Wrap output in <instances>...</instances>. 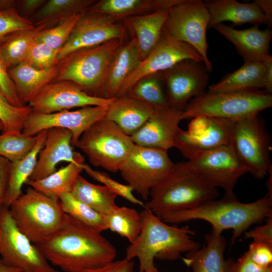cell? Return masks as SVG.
Returning a JSON list of instances; mask_svg holds the SVG:
<instances>
[{"label":"cell","instance_id":"cell-3","mask_svg":"<svg viewBox=\"0 0 272 272\" xmlns=\"http://www.w3.org/2000/svg\"><path fill=\"white\" fill-rule=\"evenodd\" d=\"M272 216V194L267 193L260 198L248 203L241 202L236 197L224 196L189 210L175 211L159 218L167 224H176L194 220L211 224L213 231L222 234L232 230L233 244L253 224Z\"/></svg>","mask_w":272,"mask_h":272},{"label":"cell","instance_id":"cell-8","mask_svg":"<svg viewBox=\"0 0 272 272\" xmlns=\"http://www.w3.org/2000/svg\"><path fill=\"white\" fill-rule=\"evenodd\" d=\"M134 145L130 136L104 117L83 132L75 147L88 157L93 166L116 173L119 171Z\"/></svg>","mask_w":272,"mask_h":272},{"label":"cell","instance_id":"cell-12","mask_svg":"<svg viewBox=\"0 0 272 272\" xmlns=\"http://www.w3.org/2000/svg\"><path fill=\"white\" fill-rule=\"evenodd\" d=\"M0 255L6 264L22 272H59L19 229L9 209L4 206L0 210Z\"/></svg>","mask_w":272,"mask_h":272},{"label":"cell","instance_id":"cell-21","mask_svg":"<svg viewBox=\"0 0 272 272\" xmlns=\"http://www.w3.org/2000/svg\"><path fill=\"white\" fill-rule=\"evenodd\" d=\"M72 140V133L68 129L59 127L47 129L44 145L28 179L35 181L47 177L57 170V165L61 162L84 164V157L73 151Z\"/></svg>","mask_w":272,"mask_h":272},{"label":"cell","instance_id":"cell-16","mask_svg":"<svg viewBox=\"0 0 272 272\" xmlns=\"http://www.w3.org/2000/svg\"><path fill=\"white\" fill-rule=\"evenodd\" d=\"M170 106L183 111L192 98L206 93L209 72L202 61L185 59L159 73Z\"/></svg>","mask_w":272,"mask_h":272},{"label":"cell","instance_id":"cell-6","mask_svg":"<svg viewBox=\"0 0 272 272\" xmlns=\"http://www.w3.org/2000/svg\"><path fill=\"white\" fill-rule=\"evenodd\" d=\"M271 106V94L264 90L206 92L190 100L181 118L206 116L237 121L258 114Z\"/></svg>","mask_w":272,"mask_h":272},{"label":"cell","instance_id":"cell-56","mask_svg":"<svg viewBox=\"0 0 272 272\" xmlns=\"http://www.w3.org/2000/svg\"><path fill=\"white\" fill-rule=\"evenodd\" d=\"M3 125L2 121L0 120V131H2Z\"/></svg>","mask_w":272,"mask_h":272},{"label":"cell","instance_id":"cell-1","mask_svg":"<svg viewBox=\"0 0 272 272\" xmlns=\"http://www.w3.org/2000/svg\"><path fill=\"white\" fill-rule=\"evenodd\" d=\"M45 258L65 272H82L115 260L117 250L101 233L65 214L59 228L35 244Z\"/></svg>","mask_w":272,"mask_h":272},{"label":"cell","instance_id":"cell-46","mask_svg":"<svg viewBox=\"0 0 272 272\" xmlns=\"http://www.w3.org/2000/svg\"><path fill=\"white\" fill-rule=\"evenodd\" d=\"M246 252L250 258L257 265L263 267L272 265V246L253 241Z\"/></svg>","mask_w":272,"mask_h":272},{"label":"cell","instance_id":"cell-45","mask_svg":"<svg viewBox=\"0 0 272 272\" xmlns=\"http://www.w3.org/2000/svg\"><path fill=\"white\" fill-rule=\"evenodd\" d=\"M8 70L0 54V97L14 106H24L25 105L20 101L18 96Z\"/></svg>","mask_w":272,"mask_h":272},{"label":"cell","instance_id":"cell-57","mask_svg":"<svg viewBox=\"0 0 272 272\" xmlns=\"http://www.w3.org/2000/svg\"><path fill=\"white\" fill-rule=\"evenodd\" d=\"M162 272H170V271H162Z\"/></svg>","mask_w":272,"mask_h":272},{"label":"cell","instance_id":"cell-14","mask_svg":"<svg viewBox=\"0 0 272 272\" xmlns=\"http://www.w3.org/2000/svg\"><path fill=\"white\" fill-rule=\"evenodd\" d=\"M236 121L206 116L190 120L187 130L180 128L175 148L188 160L205 152L230 145Z\"/></svg>","mask_w":272,"mask_h":272},{"label":"cell","instance_id":"cell-15","mask_svg":"<svg viewBox=\"0 0 272 272\" xmlns=\"http://www.w3.org/2000/svg\"><path fill=\"white\" fill-rule=\"evenodd\" d=\"M188 59L203 61L201 55L193 47L174 39L162 30L155 46L126 79L117 97L125 95L141 78L167 70Z\"/></svg>","mask_w":272,"mask_h":272},{"label":"cell","instance_id":"cell-34","mask_svg":"<svg viewBox=\"0 0 272 272\" xmlns=\"http://www.w3.org/2000/svg\"><path fill=\"white\" fill-rule=\"evenodd\" d=\"M83 165L69 163L42 179H28L25 184L48 196L59 199L62 194L72 192L78 177L83 171Z\"/></svg>","mask_w":272,"mask_h":272},{"label":"cell","instance_id":"cell-22","mask_svg":"<svg viewBox=\"0 0 272 272\" xmlns=\"http://www.w3.org/2000/svg\"><path fill=\"white\" fill-rule=\"evenodd\" d=\"M213 28L235 46L244 62H264L272 58L269 53L272 32L269 28L261 30L255 25L237 30L223 23Z\"/></svg>","mask_w":272,"mask_h":272},{"label":"cell","instance_id":"cell-32","mask_svg":"<svg viewBox=\"0 0 272 272\" xmlns=\"http://www.w3.org/2000/svg\"><path fill=\"white\" fill-rule=\"evenodd\" d=\"M94 0H49L32 16L35 27H52L71 16L86 14Z\"/></svg>","mask_w":272,"mask_h":272},{"label":"cell","instance_id":"cell-18","mask_svg":"<svg viewBox=\"0 0 272 272\" xmlns=\"http://www.w3.org/2000/svg\"><path fill=\"white\" fill-rule=\"evenodd\" d=\"M115 98L91 96L76 83L62 80L47 85L28 103V105L32 112L49 114L76 107L108 106Z\"/></svg>","mask_w":272,"mask_h":272},{"label":"cell","instance_id":"cell-48","mask_svg":"<svg viewBox=\"0 0 272 272\" xmlns=\"http://www.w3.org/2000/svg\"><path fill=\"white\" fill-rule=\"evenodd\" d=\"M228 272H272V265L263 267L257 265L246 252L236 261L230 259Z\"/></svg>","mask_w":272,"mask_h":272},{"label":"cell","instance_id":"cell-2","mask_svg":"<svg viewBox=\"0 0 272 272\" xmlns=\"http://www.w3.org/2000/svg\"><path fill=\"white\" fill-rule=\"evenodd\" d=\"M140 213V233L125 250V258H138L139 272H159L155 258L176 260L181 258L182 253L200 248V244L192 239L195 233L188 227L169 225L146 208Z\"/></svg>","mask_w":272,"mask_h":272},{"label":"cell","instance_id":"cell-29","mask_svg":"<svg viewBox=\"0 0 272 272\" xmlns=\"http://www.w3.org/2000/svg\"><path fill=\"white\" fill-rule=\"evenodd\" d=\"M8 72L18 96L24 105L53 82L58 73L56 66L49 70H39L25 62L9 69Z\"/></svg>","mask_w":272,"mask_h":272},{"label":"cell","instance_id":"cell-49","mask_svg":"<svg viewBox=\"0 0 272 272\" xmlns=\"http://www.w3.org/2000/svg\"><path fill=\"white\" fill-rule=\"evenodd\" d=\"M82 272H134V263L126 258L113 260L101 267Z\"/></svg>","mask_w":272,"mask_h":272},{"label":"cell","instance_id":"cell-47","mask_svg":"<svg viewBox=\"0 0 272 272\" xmlns=\"http://www.w3.org/2000/svg\"><path fill=\"white\" fill-rule=\"evenodd\" d=\"M266 223L244 233L246 239H251L253 242H259L272 246V216L268 217Z\"/></svg>","mask_w":272,"mask_h":272},{"label":"cell","instance_id":"cell-53","mask_svg":"<svg viewBox=\"0 0 272 272\" xmlns=\"http://www.w3.org/2000/svg\"><path fill=\"white\" fill-rule=\"evenodd\" d=\"M266 67L265 87L264 91L271 94L272 92V58L263 62Z\"/></svg>","mask_w":272,"mask_h":272},{"label":"cell","instance_id":"cell-37","mask_svg":"<svg viewBox=\"0 0 272 272\" xmlns=\"http://www.w3.org/2000/svg\"><path fill=\"white\" fill-rule=\"evenodd\" d=\"M163 83L159 73L151 74L139 80L126 95L145 102L154 109L164 108L170 105Z\"/></svg>","mask_w":272,"mask_h":272},{"label":"cell","instance_id":"cell-55","mask_svg":"<svg viewBox=\"0 0 272 272\" xmlns=\"http://www.w3.org/2000/svg\"><path fill=\"white\" fill-rule=\"evenodd\" d=\"M12 8H17V1L0 0V11Z\"/></svg>","mask_w":272,"mask_h":272},{"label":"cell","instance_id":"cell-11","mask_svg":"<svg viewBox=\"0 0 272 272\" xmlns=\"http://www.w3.org/2000/svg\"><path fill=\"white\" fill-rule=\"evenodd\" d=\"M167 150L134 145L119 172L122 178L142 199L173 170L175 163Z\"/></svg>","mask_w":272,"mask_h":272},{"label":"cell","instance_id":"cell-7","mask_svg":"<svg viewBox=\"0 0 272 272\" xmlns=\"http://www.w3.org/2000/svg\"><path fill=\"white\" fill-rule=\"evenodd\" d=\"M9 209L19 229L34 244L56 231L65 214L58 198L30 186Z\"/></svg>","mask_w":272,"mask_h":272},{"label":"cell","instance_id":"cell-28","mask_svg":"<svg viewBox=\"0 0 272 272\" xmlns=\"http://www.w3.org/2000/svg\"><path fill=\"white\" fill-rule=\"evenodd\" d=\"M182 1L100 0L96 1L87 12L105 15L119 21L129 17L168 10Z\"/></svg>","mask_w":272,"mask_h":272},{"label":"cell","instance_id":"cell-4","mask_svg":"<svg viewBox=\"0 0 272 272\" xmlns=\"http://www.w3.org/2000/svg\"><path fill=\"white\" fill-rule=\"evenodd\" d=\"M219 195L218 188L196 174L188 161L179 162L151 190L144 208L160 218L171 212L197 208Z\"/></svg>","mask_w":272,"mask_h":272},{"label":"cell","instance_id":"cell-19","mask_svg":"<svg viewBox=\"0 0 272 272\" xmlns=\"http://www.w3.org/2000/svg\"><path fill=\"white\" fill-rule=\"evenodd\" d=\"M118 22L105 15L86 13L78 21L67 41L59 50L58 59L76 50L115 38L125 39V27Z\"/></svg>","mask_w":272,"mask_h":272},{"label":"cell","instance_id":"cell-31","mask_svg":"<svg viewBox=\"0 0 272 272\" xmlns=\"http://www.w3.org/2000/svg\"><path fill=\"white\" fill-rule=\"evenodd\" d=\"M46 133L47 130L38 133V140L33 149L21 160L11 162L4 207L9 208L11 205L22 194V187L35 167L39 154L45 144Z\"/></svg>","mask_w":272,"mask_h":272},{"label":"cell","instance_id":"cell-50","mask_svg":"<svg viewBox=\"0 0 272 272\" xmlns=\"http://www.w3.org/2000/svg\"><path fill=\"white\" fill-rule=\"evenodd\" d=\"M11 162L0 156V210L4 206L8 186Z\"/></svg>","mask_w":272,"mask_h":272},{"label":"cell","instance_id":"cell-42","mask_svg":"<svg viewBox=\"0 0 272 272\" xmlns=\"http://www.w3.org/2000/svg\"><path fill=\"white\" fill-rule=\"evenodd\" d=\"M35 28L31 20L22 16L17 8L0 11V45L14 33Z\"/></svg>","mask_w":272,"mask_h":272},{"label":"cell","instance_id":"cell-23","mask_svg":"<svg viewBox=\"0 0 272 272\" xmlns=\"http://www.w3.org/2000/svg\"><path fill=\"white\" fill-rule=\"evenodd\" d=\"M205 2L210 15L208 29L224 21H230L233 26L262 24L270 27L266 18L254 1L250 3L235 0H209Z\"/></svg>","mask_w":272,"mask_h":272},{"label":"cell","instance_id":"cell-24","mask_svg":"<svg viewBox=\"0 0 272 272\" xmlns=\"http://www.w3.org/2000/svg\"><path fill=\"white\" fill-rule=\"evenodd\" d=\"M168 10L132 16L122 20L126 31L135 44L142 60L157 43L168 15Z\"/></svg>","mask_w":272,"mask_h":272},{"label":"cell","instance_id":"cell-17","mask_svg":"<svg viewBox=\"0 0 272 272\" xmlns=\"http://www.w3.org/2000/svg\"><path fill=\"white\" fill-rule=\"evenodd\" d=\"M107 107L89 106L75 111L63 110L49 114L32 112L25 119L22 132L33 136L51 128H65L71 131L72 145L75 147L88 127L105 117Z\"/></svg>","mask_w":272,"mask_h":272},{"label":"cell","instance_id":"cell-30","mask_svg":"<svg viewBox=\"0 0 272 272\" xmlns=\"http://www.w3.org/2000/svg\"><path fill=\"white\" fill-rule=\"evenodd\" d=\"M266 67L263 62H244L239 69L209 87L208 93L264 90Z\"/></svg>","mask_w":272,"mask_h":272},{"label":"cell","instance_id":"cell-10","mask_svg":"<svg viewBox=\"0 0 272 272\" xmlns=\"http://www.w3.org/2000/svg\"><path fill=\"white\" fill-rule=\"evenodd\" d=\"M210 21L205 1L182 0L168 9L163 28L172 37L193 47L201 55L209 72L213 69L208 57L206 35Z\"/></svg>","mask_w":272,"mask_h":272},{"label":"cell","instance_id":"cell-52","mask_svg":"<svg viewBox=\"0 0 272 272\" xmlns=\"http://www.w3.org/2000/svg\"><path fill=\"white\" fill-rule=\"evenodd\" d=\"M254 2L258 5L263 14L266 18L270 27L272 24V1L255 0Z\"/></svg>","mask_w":272,"mask_h":272},{"label":"cell","instance_id":"cell-36","mask_svg":"<svg viewBox=\"0 0 272 272\" xmlns=\"http://www.w3.org/2000/svg\"><path fill=\"white\" fill-rule=\"evenodd\" d=\"M104 217L107 230L126 238L130 243L138 238L142 228V220L141 213L134 209L117 206Z\"/></svg>","mask_w":272,"mask_h":272},{"label":"cell","instance_id":"cell-51","mask_svg":"<svg viewBox=\"0 0 272 272\" xmlns=\"http://www.w3.org/2000/svg\"><path fill=\"white\" fill-rule=\"evenodd\" d=\"M46 2L45 0L17 1V9L20 14L25 18L31 15L33 16Z\"/></svg>","mask_w":272,"mask_h":272},{"label":"cell","instance_id":"cell-20","mask_svg":"<svg viewBox=\"0 0 272 272\" xmlns=\"http://www.w3.org/2000/svg\"><path fill=\"white\" fill-rule=\"evenodd\" d=\"M182 113V111L170 106L154 109L145 124L130 136L133 143L167 150L175 148Z\"/></svg>","mask_w":272,"mask_h":272},{"label":"cell","instance_id":"cell-26","mask_svg":"<svg viewBox=\"0 0 272 272\" xmlns=\"http://www.w3.org/2000/svg\"><path fill=\"white\" fill-rule=\"evenodd\" d=\"M154 110L149 104L125 95L114 99L108 106L105 117L131 136L145 124Z\"/></svg>","mask_w":272,"mask_h":272},{"label":"cell","instance_id":"cell-43","mask_svg":"<svg viewBox=\"0 0 272 272\" xmlns=\"http://www.w3.org/2000/svg\"><path fill=\"white\" fill-rule=\"evenodd\" d=\"M59 51L36 40L23 62L39 70H49L56 66Z\"/></svg>","mask_w":272,"mask_h":272},{"label":"cell","instance_id":"cell-39","mask_svg":"<svg viewBox=\"0 0 272 272\" xmlns=\"http://www.w3.org/2000/svg\"><path fill=\"white\" fill-rule=\"evenodd\" d=\"M38 134L33 136L18 133L0 134V156L14 162L26 157L35 147Z\"/></svg>","mask_w":272,"mask_h":272},{"label":"cell","instance_id":"cell-33","mask_svg":"<svg viewBox=\"0 0 272 272\" xmlns=\"http://www.w3.org/2000/svg\"><path fill=\"white\" fill-rule=\"evenodd\" d=\"M71 193L78 199L105 216L116 207L118 195L105 185L95 184L81 175L78 177Z\"/></svg>","mask_w":272,"mask_h":272},{"label":"cell","instance_id":"cell-38","mask_svg":"<svg viewBox=\"0 0 272 272\" xmlns=\"http://www.w3.org/2000/svg\"><path fill=\"white\" fill-rule=\"evenodd\" d=\"M59 200L65 214L99 232L107 230L104 216L78 199L71 192L62 194Z\"/></svg>","mask_w":272,"mask_h":272},{"label":"cell","instance_id":"cell-54","mask_svg":"<svg viewBox=\"0 0 272 272\" xmlns=\"http://www.w3.org/2000/svg\"><path fill=\"white\" fill-rule=\"evenodd\" d=\"M0 272H22V271L19 268L9 266L0 259Z\"/></svg>","mask_w":272,"mask_h":272},{"label":"cell","instance_id":"cell-13","mask_svg":"<svg viewBox=\"0 0 272 272\" xmlns=\"http://www.w3.org/2000/svg\"><path fill=\"white\" fill-rule=\"evenodd\" d=\"M192 170L211 185L224 190L225 196L236 197L234 190L246 169L230 145L201 153L187 161Z\"/></svg>","mask_w":272,"mask_h":272},{"label":"cell","instance_id":"cell-9","mask_svg":"<svg viewBox=\"0 0 272 272\" xmlns=\"http://www.w3.org/2000/svg\"><path fill=\"white\" fill-rule=\"evenodd\" d=\"M258 114L236 121L230 146L246 169L257 179L271 173L269 136Z\"/></svg>","mask_w":272,"mask_h":272},{"label":"cell","instance_id":"cell-40","mask_svg":"<svg viewBox=\"0 0 272 272\" xmlns=\"http://www.w3.org/2000/svg\"><path fill=\"white\" fill-rule=\"evenodd\" d=\"M83 15L71 16L54 26L40 30L36 40L52 49L60 50L67 41L76 24Z\"/></svg>","mask_w":272,"mask_h":272},{"label":"cell","instance_id":"cell-35","mask_svg":"<svg viewBox=\"0 0 272 272\" xmlns=\"http://www.w3.org/2000/svg\"><path fill=\"white\" fill-rule=\"evenodd\" d=\"M42 27L14 33L0 45V54L9 69L23 62Z\"/></svg>","mask_w":272,"mask_h":272},{"label":"cell","instance_id":"cell-5","mask_svg":"<svg viewBox=\"0 0 272 272\" xmlns=\"http://www.w3.org/2000/svg\"><path fill=\"white\" fill-rule=\"evenodd\" d=\"M124 41L115 38L69 53L59 60L56 65L57 76L53 82L72 81L88 95L103 98V88L110 63Z\"/></svg>","mask_w":272,"mask_h":272},{"label":"cell","instance_id":"cell-25","mask_svg":"<svg viewBox=\"0 0 272 272\" xmlns=\"http://www.w3.org/2000/svg\"><path fill=\"white\" fill-rule=\"evenodd\" d=\"M205 239L204 247L187 253L182 258L185 264L191 272H228L230 259L224 257L227 245L224 237L212 230Z\"/></svg>","mask_w":272,"mask_h":272},{"label":"cell","instance_id":"cell-27","mask_svg":"<svg viewBox=\"0 0 272 272\" xmlns=\"http://www.w3.org/2000/svg\"><path fill=\"white\" fill-rule=\"evenodd\" d=\"M142 60L133 41H124L117 49L110 63L103 88V98H116L126 79Z\"/></svg>","mask_w":272,"mask_h":272},{"label":"cell","instance_id":"cell-41","mask_svg":"<svg viewBox=\"0 0 272 272\" xmlns=\"http://www.w3.org/2000/svg\"><path fill=\"white\" fill-rule=\"evenodd\" d=\"M32 112L29 105L16 107L0 97V120L3 125L2 133L22 132L25 119Z\"/></svg>","mask_w":272,"mask_h":272},{"label":"cell","instance_id":"cell-44","mask_svg":"<svg viewBox=\"0 0 272 272\" xmlns=\"http://www.w3.org/2000/svg\"><path fill=\"white\" fill-rule=\"evenodd\" d=\"M83 171L95 180L98 181L130 202L144 208L145 203L137 198L133 194V189L128 184L121 183L113 179L104 172L94 170L88 165L84 164Z\"/></svg>","mask_w":272,"mask_h":272}]
</instances>
